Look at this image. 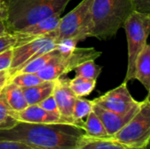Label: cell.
Here are the masks:
<instances>
[{
	"label": "cell",
	"mask_w": 150,
	"mask_h": 149,
	"mask_svg": "<svg viewBox=\"0 0 150 149\" xmlns=\"http://www.w3.org/2000/svg\"><path fill=\"white\" fill-rule=\"evenodd\" d=\"M84 131L69 124H31L16 121L0 129V141H15L34 149H76Z\"/></svg>",
	"instance_id": "cell-1"
},
{
	"label": "cell",
	"mask_w": 150,
	"mask_h": 149,
	"mask_svg": "<svg viewBox=\"0 0 150 149\" xmlns=\"http://www.w3.org/2000/svg\"><path fill=\"white\" fill-rule=\"evenodd\" d=\"M70 0H3L8 32L20 30L54 15H61Z\"/></svg>",
	"instance_id": "cell-2"
},
{
	"label": "cell",
	"mask_w": 150,
	"mask_h": 149,
	"mask_svg": "<svg viewBox=\"0 0 150 149\" xmlns=\"http://www.w3.org/2000/svg\"><path fill=\"white\" fill-rule=\"evenodd\" d=\"M132 11L131 0H94L90 13L89 37L100 40L112 38Z\"/></svg>",
	"instance_id": "cell-3"
},
{
	"label": "cell",
	"mask_w": 150,
	"mask_h": 149,
	"mask_svg": "<svg viewBox=\"0 0 150 149\" xmlns=\"http://www.w3.org/2000/svg\"><path fill=\"white\" fill-rule=\"evenodd\" d=\"M111 138L131 149L149 147L150 139L149 95L141 102L140 107L134 117Z\"/></svg>",
	"instance_id": "cell-4"
},
{
	"label": "cell",
	"mask_w": 150,
	"mask_h": 149,
	"mask_svg": "<svg viewBox=\"0 0 150 149\" xmlns=\"http://www.w3.org/2000/svg\"><path fill=\"white\" fill-rule=\"evenodd\" d=\"M123 27L127 40V70L125 83L134 80V65L138 54L147 44L150 32V14L133 11L125 21Z\"/></svg>",
	"instance_id": "cell-5"
},
{
	"label": "cell",
	"mask_w": 150,
	"mask_h": 149,
	"mask_svg": "<svg viewBox=\"0 0 150 149\" xmlns=\"http://www.w3.org/2000/svg\"><path fill=\"white\" fill-rule=\"evenodd\" d=\"M102 54L94 47H74L68 53L55 55L46 67L36 74L43 81H54L73 71L76 67L88 61H95Z\"/></svg>",
	"instance_id": "cell-6"
},
{
	"label": "cell",
	"mask_w": 150,
	"mask_h": 149,
	"mask_svg": "<svg viewBox=\"0 0 150 149\" xmlns=\"http://www.w3.org/2000/svg\"><path fill=\"white\" fill-rule=\"evenodd\" d=\"M93 1L83 0L66 16L61 18L57 28L56 42L67 39H74L79 42L89 37L90 13Z\"/></svg>",
	"instance_id": "cell-7"
},
{
	"label": "cell",
	"mask_w": 150,
	"mask_h": 149,
	"mask_svg": "<svg viewBox=\"0 0 150 149\" xmlns=\"http://www.w3.org/2000/svg\"><path fill=\"white\" fill-rule=\"evenodd\" d=\"M93 102L105 110L119 114H126L140 104L132 97L125 82L99 97L95 98Z\"/></svg>",
	"instance_id": "cell-8"
},
{
	"label": "cell",
	"mask_w": 150,
	"mask_h": 149,
	"mask_svg": "<svg viewBox=\"0 0 150 149\" xmlns=\"http://www.w3.org/2000/svg\"><path fill=\"white\" fill-rule=\"evenodd\" d=\"M56 38L57 30L50 32L49 34L44 35L28 43H25L24 45L12 47V61L11 68L8 70L9 76H11L14 74H16L30 58L36 54V53L41 47H43L45 45L50 42L56 41Z\"/></svg>",
	"instance_id": "cell-9"
},
{
	"label": "cell",
	"mask_w": 150,
	"mask_h": 149,
	"mask_svg": "<svg viewBox=\"0 0 150 149\" xmlns=\"http://www.w3.org/2000/svg\"><path fill=\"white\" fill-rule=\"evenodd\" d=\"M53 96L55 99L59 114L66 124L74 125L72 113L76 96L69 87V79L60 77L55 80Z\"/></svg>",
	"instance_id": "cell-10"
},
{
	"label": "cell",
	"mask_w": 150,
	"mask_h": 149,
	"mask_svg": "<svg viewBox=\"0 0 150 149\" xmlns=\"http://www.w3.org/2000/svg\"><path fill=\"white\" fill-rule=\"evenodd\" d=\"M60 15H54L33 25L11 32L16 37V43L14 47L24 45L57 30L60 24Z\"/></svg>",
	"instance_id": "cell-11"
},
{
	"label": "cell",
	"mask_w": 150,
	"mask_h": 149,
	"mask_svg": "<svg viewBox=\"0 0 150 149\" xmlns=\"http://www.w3.org/2000/svg\"><path fill=\"white\" fill-rule=\"evenodd\" d=\"M11 116L15 120L31 124H66L57 114L49 112L42 109L38 105H28L25 109L14 112H11Z\"/></svg>",
	"instance_id": "cell-12"
},
{
	"label": "cell",
	"mask_w": 150,
	"mask_h": 149,
	"mask_svg": "<svg viewBox=\"0 0 150 149\" xmlns=\"http://www.w3.org/2000/svg\"><path fill=\"white\" fill-rule=\"evenodd\" d=\"M140 105H141V102L139 105H137L136 107H134L133 110H131L126 114H119V113L112 112L111 111L102 108L101 106L96 104L93 105L92 110L100 119L108 135L112 137L116 133H118L134 117V115L137 112L140 107Z\"/></svg>",
	"instance_id": "cell-13"
},
{
	"label": "cell",
	"mask_w": 150,
	"mask_h": 149,
	"mask_svg": "<svg viewBox=\"0 0 150 149\" xmlns=\"http://www.w3.org/2000/svg\"><path fill=\"white\" fill-rule=\"evenodd\" d=\"M134 79L138 80L145 89L150 90V46L147 43L135 61Z\"/></svg>",
	"instance_id": "cell-14"
},
{
	"label": "cell",
	"mask_w": 150,
	"mask_h": 149,
	"mask_svg": "<svg viewBox=\"0 0 150 149\" xmlns=\"http://www.w3.org/2000/svg\"><path fill=\"white\" fill-rule=\"evenodd\" d=\"M54 83H55V80L44 81L43 83L32 87L22 88L24 96L25 97L28 105H38L42 100L51 96L53 94Z\"/></svg>",
	"instance_id": "cell-15"
},
{
	"label": "cell",
	"mask_w": 150,
	"mask_h": 149,
	"mask_svg": "<svg viewBox=\"0 0 150 149\" xmlns=\"http://www.w3.org/2000/svg\"><path fill=\"white\" fill-rule=\"evenodd\" d=\"M3 92L6 104L11 111L18 112L28 106L22 88L18 87V85L8 81L3 87Z\"/></svg>",
	"instance_id": "cell-16"
},
{
	"label": "cell",
	"mask_w": 150,
	"mask_h": 149,
	"mask_svg": "<svg viewBox=\"0 0 150 149\" xmlns=\"http://www.w3.org/2000/svg\"><path fill=\"white\" fill-rule=\"evenodd\" d=\"M76 149H131L110 138H90L83 135Z\"/></svg>",
	"instance_id": "cell-17"
},
{
	"label": "cell",
	"mask_w": 150,
	"mask_h": 149,
	"mask_svg": "<svg viewBox=\"0 0 150 149\" xmlns=\"http://www.w3.org/2000/svg\"><path fill=\"white\" fill-rule=\"evenodd\" d=\"M82 129L84 131V135L90 138H110L103 123L93 110L83 121Z\"/></svg>",
	"instance_id": "cell-18"
},
{
	"label": "cell",
	"mask_w": 150,
	"mask_h": 149,
	"mask_svg": "<svg viewBox=\"0 0 150 149\" xmlns=\"http://www.w3.org/2000/svg\"><path fill=\"white\" fill-rule=\"evenodd\" d=\"M59 53H60V50L57 46L56 48H54L42 55L32 58L29 61H27L16 74H18V73H35L36 74L37 72L41 70L44 67H46L47 65V63Z\"/></svg>",
	"instance_id": "cell-19"
},
{
	"label": "cell",
	"mask_w": 150,
	"mask_h": 149,
	"mask_svg": "<svg viewBox=\"0 0 150 149\" xmlns=\"http://www.w3.org/2000/svg\"><path fill=\"white\" fill-rule=\"evenodd\" d=\"M93 105V100H88L83 97H76L72 113V119L76 126L82 128L83 124V119H85L92 111Z\"/></svg>",
	"instance_id": "cell-20"
},
{
	"label": "cell",
	"mask_w": 150,
	"mask_h": 149,
	"mask_svg": "<svg viewBox=\"0 0 150 149\" xmlns=\"http://www.w3.org/2000/svg\"><path fill=\"white\" fill-rule=\"evenodd\" d=\"M97 81L88 80L79 76L69 79V87L76 97H83L90 95L95 89Z\"/></svg>",
	"instance_id": "cell-21"
},
{
	"label": "cell",
	"mask_w": 150,
	"mask_h": 149,
	"mask_svg": "<svg viewBox=\"0 0 150 149\" xmlns=\"http://www.w3.org/2000/svg\"><path fill=\"white\" fill-rule=\"evenodd\" d=\"M74 70L76 72V76L97 81L98 77L101 74L102 67L96 64L95 61H88L76 67Z\"/></svg>",
	"instance_id": "cell-22"
},
{
	"label": "cell",
	"mask_w": 150,
	"mask_h": 149,
	"mask_svg": "<svg viewBox=\"0 0 150 149\" xmlns=\"http://www.w3.org/2000/svg\"><path fill=\"white\" fill-rule=\"evenodd\" d=\"M8 81L18 85L20 88L32 87L44 82L35 73H18L10 76Z\"/></svg>",
	"instance_id": "cell-23"
},
{
	"label": "cell",
	"mask_w": 150,
	"mask_h": 149,
	"mask_svg": "<svg viewBox=\"0 0 150 149\" xmlns=\"http://www.w3.org/2000/svg\"><path fill=\"white\" fill-rule=\"evenodd\" d=\"M11 109L6 104L2 88L0 91V129L9 127L17 121L13 118H11Z\"/></svg>",
	"instance_id": "cell-24"
},
{
	"label": "cell",
	"mask_w": 150,
	"mask_h": 149,
	"mask_svg": "<svg viewBox=\"0 0 150 149\" xmlns=\"http://www.w3.org/2000/svg\"><path fill=\"white\" fill-rule=\"evenodd\" d=\"M16 43V37L10 33L7 32L5 34H3L0 36V54L12 48L15 46Z\"/></svg>",
	"instance_id": "cell-25"
},
{
	"label": "cell",
	"mask_w": 150,
	"mask_h": 149,
	"mask_svg": "<svg viewBox=\"0 0 150 149\" xmlns=\"http://www.w3.org/2000/svg\"><path fill=\"white\" fill-rule=\"evenodd\" d=\"M38 105L40 106L42 109H44L47 112H52V113H54V114H57L60 116L59 111L57 108V105H56V102H55V99H54L53 94L51 96H49L48 97H47L46 99L42 100L40 103H39Z\"/></svg>",
	"instance_id": "cell-26"
},
{
	"label": "cell",
	"mask_w": 150,
	"mask_h": 149,
	"mask_svg": "<svg viewBox=\"0 0 150 149\" xmlns=\"http://www.w3.org/2000/svg\"><path fill=\"white\" fill-rule=\"evenodd\" d=\"M12 61V48L0 54V71H8Z\"/></svg>",
	"instance_id": "cell-27"
},
{
	"label": "cell",
	"mask_w": 150,
	"mask_h": 149,
	"mask_svg": "<svg viewBox=\"0 0 150 149\" xmlns=\"http://www.w3.org/2000/svg\"><path fill=\"white\" fill-rule=\"evenodd\" d=\"M0 149H34L29 145L15 141H0Z\"/></svg>",
	"instance_id": "cell-28"
},
{
	"label": "cell",
	"mask_w": 150,
	"mask_h": 149,
	"mask_svg": "<svg viewBox=\"0 0 150 149\" xmlns=\"http://www.w3.org/2000/svg\"><path fill=\"white\" fill-rule=\"evenodd\" d=\"M131 4L133 11L150 14V0H131Z\"/></svg>",
	"instance_id": "cell-29"
},
{
	"label": "cell",
	"mask_w": 150,
	"mask_h": 149,
	"mask_svg": "<svg viewBox=\"0 0 150 149\" xmlns=\"http://www.w3.org/2000/svg\"><path fill=\"white\" fill-rule=\"evenodd\" d=\"M5 17H6V13H5L4 2L3 0H0V21H4Z\"/></svg>",
	"instance_id": "cell-30"
},
{
	"label": "cell",
	"mask_w": 150,
	"mask_h": 149,
	"mask_svg": "<svg viewBox=\"0 0 150 149\" xmlns=\"http://www.w3.org/2000/svg\"><path fill=\"white\" fill-rule=\"evenodd\" d=\"M9 78H10V76L9 75H6V76H4L0 77V89L3 88L5 85V83L8 82Z\"/></svg>",
	"instance_id": "cell-31"
},
{
	"label": "cell",
	"mask_w": 150,
	"mask_h": 149,
	"mask_svg": "<svg viewBox=\"0 0 150 149\" xmlns=\"http://www.w3.org/2000/svg\"><path fill=\"white\" fill-rule=\"evenodd\" d=\"M8 31L5 27V25H4V21H0V36L3 35V34H5L7 33Z\"/></svg>",
	"instance_id": "cell-32"
},
{
	"label": "cell",
	"mask_w": 150,
	"mask_h": 149,
	"mask_svg": "<svg viewBox=\"0 0 150 149\" xmlns=\"http://www.w3.org/2000/svg\"><path fill=\"white\" fill-rule=\"evenodd\" d=\"M6 75H9L8 71H0V77H2L4 76H6Z\"/></svg>",
	"instance_id": "cell-33"
},
{
	"label": "cell",
	"mask_w": 150,
	"mask_h": 149,
	"mask_svg": "<svg viewBox=\"0 0 150 149\" xmlns=\"http://www.w3.org/2000/svg\"><path fill=\"white\" fill-rule=\"evenodd\" d=\"M1 90H2V88H1V89H0V91H1Z\"/></svg>",
	"instance_id": "cell-34"
}]
</instances>
